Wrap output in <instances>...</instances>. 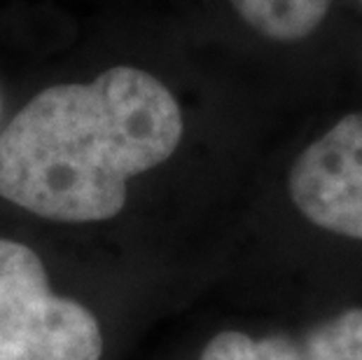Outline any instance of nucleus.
I'll return each instance as SVG.
<instances>
[{
  "instance_id": "obj_4",
  "label": "nucleus",
  "mask_w": 362,
  "mask_h": 360,
  "mask_svg": "<svg viewBox=\"0 0 362 360\" xmlns=\"http://www.w3.org/2000/svg\"><path fill=\"white\" fill-rule=\"evenodd\" d=\"M245 24L267 40L297 42L322 24L332 0H229Z\"/></svg>"
},
{
  "instance_id": "obj_1",
  "label": "nucleus",
  "mask_w": 362,
  "mask_h": 360,
  "mask_svg": "<svg viewBox=\"0 0 362 360\" xmlns=\"http://www.w3.org/2000/svg\"><path fill=\"white\" fill-rule=\"evenodd\" d=\"M182 112L155 75L117 66L40 91L0 134V197L59 222L110 220L127 182L182 139Z\"/></svg>"
},
{
  "instance_id": "obj_5",
  "label": "nucleus",
  "mask_w": 362,
  "mask_h": 360,
  "mask_svg": "<svg viewBox=\"0 0 362 360\" xmlns=\"http://www.w3.org/2000/svg\"><path fill=\"white\" fill-rule=\"evenodd\" d=\"M304 360H362V309H349L306 337Z\"/></svg>"
},
{
  "instance_id": "obj_2",
  "label": "nucleus",
  "mask_w": 362,
  "mask_h": 360,
  "mask_svg": "<svg viewBox=\"0 0 362 360\" xmlns=\"http://www.w3.org/2000/svg\"><path fill=\"white\" fill-rule=\"evenodd\" d=\"M101 354L94 313L52 293L35 250L0 239V360H101Z\"/></svg>"
},
{
  "instance_id": "obj_3",
  "label": "nucleus",
  "mask_w": 362,
  "mask_h": 360,
  "mask_svg": "<svg viewBox=\"0 0 362 360\" xmlns=\"http://www.w3.org/2000/svg\"><path fill=\"white\" fill-rule=\"evenodd\" d=\"M290 197L327 232L362 241V112H351L297 157Z\"/></svg>"
},
{
  "instance_id": "obj_6",
  "label": "nucleus",
  "mask_w": 362,
  "mask_h": 360,
  "mask_svg": "<svg viewBox=\"0 0 362 360\" xmlns=\"http://www.w3.org/2000/svg\"><path fill=\"white\" fill-rule=\"evenodd\" d=\"M202 360H304L302 349L288 337H255L227 330L206 344Z\"/></svg>"
}]
</instances>
